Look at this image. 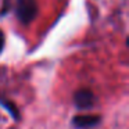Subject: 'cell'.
Listing matches in <instances>:
<instances>
[{"mask_svg": "<svg viewBox=\"0 0 129 129\" xmlns=\"http://www.w3.org/2000/svg\"><path fill=\"white\" fill-rule=\"evenodd\" d=\"M4 43H6V38H4L3 31L0 29V53H2V51H3V49H4Z\"/></svg>", "mask_w": 129, "mask_h": 129, "instance_id": "277c9868", "label": "cell"}, {"mask_svg": "<svg viewBox=\"0 0 129 129\" xmlns=\"http://www.w3.org/2000/svg\"><path fill=\"white\" fill-rule=\"evenodd\" d=\"M100 119L99 115H76L72 118V125L78 129H92L99 125Z\"/></svg>", "mask_w": 129, "mask_h": 129, "instance_id": "3957f363", "label": "cell"}, {"mask_svg": "<svg viewBox=\"0 0 129 129\" xmlns=\"http://www.w3.org/2000/svg\"><path fill=\"white\" fill-rule=\"evenodd\" d=\"M94 94L89 89H79L74 94V103L79 110H89L94 106Z\"/></svg>", "mask_w": 129, "mask_h": 129, "instance_id": "7a4b0ae2", "label": "cell"}, {"mask_svg": "<svg viewBox=\"0 0 129 129\" xmlns=\"http://www.w3.org/2000/svg\"><path fill=\"white\" fill-rule=\"evenodd\" d=\"M38 10L36 0H15V15L24 25L35 20Z\"/></svg>", "mask_w": 129, "mask_h": 129, "instance_id": "6da1fadb", "label": "cell"}]
</instances>
